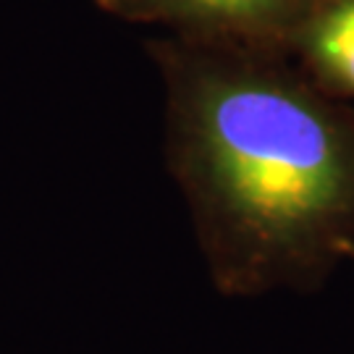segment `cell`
Segmentation results:
<instances>
[{"instance_id":"cell-3","label":"cell","mask_w":354,"mask_h":354,"mask_svg":"<svg viewBox=\"0 0 354 354\" xmlns=\"http://www.w3.org/2000/svg\"><path fill=\"white\" fill-rule=\"evenodd\" d=\"M286 58L333 100L354 105V0H320L291 37Z\"/></svg>"},{"instance_id":"cell-2","label":"cell","mask_w":354,"mask_h":354,"mask_svg":"<svg viewBox=\"0 0 354 354\" xmlns=\"http://www.w3.org/2000/svg\"><path fill=\"white\" fill-rule=\"evenodd\" d=\"M95 6L129 24L163 26L174 37L286 55L320 0H95Z\"/></svg>"},{"instance_id":"cell-1","label":"cell","mask_w":354,"mask_h":354,"mask_svg":"<svg viewBox=\"0 0 354 354\" xmlns=\"http://www.w3.org/2000/svg\"><path fill=\"white\" fill-rule=\"evenodd\" d=\"M165 92V165L226 297L320 289L354 254V105L286 55L150 39Z\"/></svg>"},{"instance_id":"cell-4","label":"cell","mask_w":354,"mask_h":354,"mask_svg":"<svg viewBox=\"0 0 354 354\" xmlns=\"http://www.w3.org/2000/svg\"><path fill=\"white\" fill-rule=\"evenodd\" d=\"M352 260H354V254H352Z\"/></svg>"}]
</instances>
